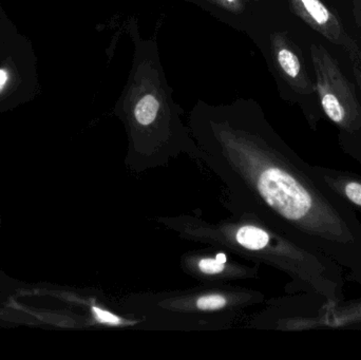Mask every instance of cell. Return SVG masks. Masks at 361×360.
<instances>
[{
	"label": "cell",
	"mask_w": 361,
	"mask_h": 360,
	"mask_svg": "<svg viewBox=\"0 0 361 360\" xmlns=\"http://www.w3.org/2000/svg\"><path fill=\"white\" fill-rule=\"evenodd\" d=\"M311 55L322 112L339 129L341 137L358 135L361 132V105L353 84L324 46L312 44Z\"/></svg>",
	"instance_id": "obj_1"
},
{
	"label": "cell",
	"mask_w": 361,
	"mask_h": 360,
	"mask_svg": "<svg viewBox=\"0 0 361 360\" xmlns=\"http://www.w3.org/2000/svg\"><path fill=\"white\" fill-rule=\"evenodd\" d=\"M295 12L312 29L335 46L345 51L352 63H361V50L352 38L341 17L333 12L322 0H290Z\"/></svg>",
	"instance_id": "obj_2"
},
{
	"label": "cell",
	"mask_w": 361,
	"mask_h": 360,
	"mask_svg": "<svg viewBox=\"0 0 361 360\" xmlns=\"http://www.w3.org/2000/svg\"><path fill=\"white\" fill-rule=\"evenodd\" d=\"M302 316L295 319L296 330H361V297L353 300L328 302L316 296Z\"/></svg>",
	"instance_id": "obj_3"
},
{
	"label": "cell",
	"mask_w": 361,
	"mask_h": 360,
	"mask_svg": "<svg viewBox=\"0 0 361 360\" xmlns=\"http://www.w3.org/2000/svg\"><path fill=\"white\" fill-rule=\"evenodd\" d=\"M314 177L343 199L355 211H361V175L331 167L311 165Z\"/></svg>",
	"instance_id": "obj_4"
},
{
	"label": "cell",
	"mask_w": 361,
	"mask_h": 360,
	"mask_svg": "<svg viewBox=\"0 0 361 360\" xmlns=\"http://www.w3.org/2000/svg\"><path fill=\"white\" fill-rule=\"evenodd\" d=\"M277 61L284 75L290 80L299 92L305 94L315 92V86L312 84L307 75L305 61L301 58L300 54L292 46L286 44V42H280L277 50Z\"/></svg>",
	"instance_id": "obj_5"
},
{
	"label": "cell",
	"mask_w": 361,
	"mask_h": 360,
	"mask_svg": "<svg viewBox=\"0 0 361 360\" xmlns=\"http://www.w3.org/2000/svg\"><path fill=\"white\" fill-rule=\"evenodd\" d=\"M159 109H160V103L158 99L154 95H145L135 106V118L139 124L147 126L156 120Z\"/></svg>",
	"instance_id": "obj_6"
},
{
	"label": "cell",
	"mask_w": 361,
	"mask_h": 360,
	"mask_svg": "<svg viewBox=\"0 0 361 360\" xmlns=\"http://www.w3.org/2000/svg\"><path fill=\"white\" fill-rule=\"evenodd\" d=\"M225 306H226V299L223 296L216 295V294L203 296L197 300V309L202 311L220 310Z\"/></svg>",
	"instance_id": "obj_7"
},
{
	"label": "cell",
	"mask_w": 361,
	"mask_h": 360,
	"mask_svg": "<svg viewBox=\"0 0 361 360\" xmlns=\"http://www.w3.org/2000/svg\"><path fill=\"white\" fill-rule=\"evenodd\" d=\"M199 268L204 274L216 275L220 274L224 271V263L219 259H203L200 261Z\"/></svg>",
	"instance_id": "obj_8"
},
{
	"label": "cell",
	"mask_w": 361,
	"mask_h": 360,
	"mask_svg": "<svg viewBox=\"0 0 361 360\" xmlns=\"http://www.w3.org/2000/svg\"><path fill=\"white\" fill-rule=\"evenodd\" d=\"M93 312H94L97 321H101V323H110V325H118L120 323V319L114 315L110 314L109 312H106V311L101 310L99 308H93Z\"/></svg>",
	"instance_id": "obj_9"
},
{
	"label": "cell",
	"mask_w": 361,
	"mask_h": 360,
	"mask_svg": "<svg viewBox=\"0 0 361 360\" xmlns=\"http://www.w3.org/2000/svg\"><path fill=\"white\" fill-rule=\"evenodd\" d=\"M353 72L354 75H355L356 82H357L361 91V63H353ZM350 156H351L354 161H356L358 164L361 165V146H360L357 149L354 150V151L350 154Z\"/></svg>",
	"instance_id": "obj_10"
},
{
	"label": "cell",
	"mask_w": 361,
	"mask_h": 360,
	"mask_svg": "<svg viewBox=\"0 0 361 360\" xmlns=\"http://www.w3.org/2000/svg\"><path fill=\"white\" fill-rule=\"evenodd\" d=\"M354 15H355V20L361 29V0H354Z\"/></svg>",
	"instance_id": "obj_11"
},
{
	"label": "cell",
	"mask_w": 361,
	"mask_h": 360,
	"mask_svg": "<svg viewBox=\"0 0 361 360\" xmlns=\"http://www.w3.org/2000/svg\"><path fill=\"white\" fill-rule=\"evenodd\" d=\"M8 80V72L6 69H0V93L6 87Z\"/></svg>",
	"instance_id": "obj_12"
},
{
	"label": "cell",
	"mask_w": 361,
	"mask_h": 360,
	"mask_svg": "<svg viewBox=\"0 0 361 360\" xmlns=\"http://www.w3.org/2000/svg\"><path fill=\"white\" fill-rule=\"evenodd\" d=\"M216 258V259L220 260V261L222 262V263L225 264V262H226V256H225L224 254H218Z\"/></svg>",
	"instance_id": "obj_13"
},
{
	"label": "cell",
	"mask_w": 361,
	"mask_h": 360,
	"mask_svg": "<svg viewBox=\"0 0 361 360\" xmlns=\"http://www.w3.org/2000/svg\"><path fill=\"white\" fill-rule=\"evenodd\" d=\"M227 1L233 2V1H235V0H227Z\"/></svg>",
	"instance_id": "obj_14"
}]
</instances>
